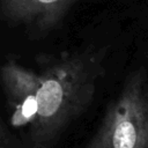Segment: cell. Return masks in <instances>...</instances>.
Masks as SVG:
<instances>
[{"label":"cell","mask_w":148,"mask_h":148,"mask_svg":"<svg viewBox=\"0 0 148 148\" xmlns=\"http://www.w3.org/2000/svg\"><path fill=\"white\" fill-rule=\"evenodd\" d=\"M0 81L10 110V125L15 128L31 125L37 113L39 75L10 59L0 67Z\"/></svg>","instance_id":"277c9868"},{"label":"cell","mask_w":148,"mask_h":148,"mask_svg":"<svg viewBox=\"0 0 148 148\" xmlns=\"http://www.w3.org/2000/svg\"><path fill=\"white\" fill-rule=\"evenodd\" d=\"M106 47L89 46L38 58L37 113L30 131L32 148H54L64 131L91 104L104 76Z\"/></svg>","instance_id":"6da1fadb"},{"label":"cell","mask_w":148,"mask_h":148,"mask_svg":"<svg viewBox=\"0 0 148 148\" xmlns=\"http://www.w3.org/2000/svg\"><path fill=\"white\" fill-rule=\"evenodd\" d=\"M84 148H148V72L140 67L126 77L99 127Z\"/></svg>","instance_id":"7a4b0ae2"},{"label":"cell","mask_w":148,"mask_h":148,"mask_svg":"<svg viewBox=\"0 0 148 148\" xmlns=\"http://www.w3.org/2000/svg\"><path fill=\"white\" fill-rule=\"evenodd\" d=\"M79 0H0V20L10 27H24L35 36L58 28Z\"/></svg>","instance_id":"3957f363"}]
</instances>
